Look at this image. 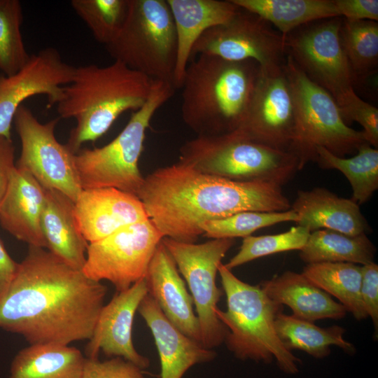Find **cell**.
Returning a JSON list of instances; mask_svg holds the SVG:
<instances>
[{
  "mask_svg": "<svg viewBox=\"0 0 378 378\" xmlns=\"http://www.w3.org/2000/svg\"><path fill=\"white\" fill-rule=\"evenodd\" d=\"M107 288L43 248L29 246L7 291L0 297V328L29 344L70 343L91 337Z\"/></svg>",
  "mask_w": 378,
  "mask_h": 378,
  "instance_id": "1",
  "label": "cell"
},
{
  "mask_svg": "<svg viewBox=\"0 0 378 378\" xmlns=\"http://www.w3.org/2000/svg\"><path fill=\"white\" fill-rule=\"evenodd\" d=\"M137 197L163 237L185 243H195L206 221L291 206L279 185L209 175L181 161L144 177Z\"/></svg>",
  "mask_w": 378,
  "mask_h": 378,
  "instance_id": "2",
  "label": "cell"
},
{
  "mask_svg": "<svg viewBox=\"0 0 378 378\" xmlns=\"http://www.w3.org/2000/svg\"><path fill=\"white\" fill-rule=\"evenodd\" d=\"M154 80L117 61L105 66L75 67L71 81L55 105L61 118L76 121L66 147L76 154L84 143L104 135L123 113L142 107Z\"/></svg>",
  "mask_w": 378,
  "mask_h": 378,
  "instance_id": "3",
  "label": "cell"
},
{
  "mask_svg": "<svg viewBox=\"0 0 378 378\" xmlns=\"http://www.w3.org/2000/svg\"><path fill=\"white\" fill-rule=\"evenodd\" d=\"M196 57L188 63L181 86L183 121L198 135L237 130L246 119L260 65L253 60Z\"/></svg>",
  "mask_w": 378,
  "mask_h": 378,
  "instance_id": "4",
  "label": "cell"
},
{
  "mask_svg": "<svg viewBox=\"0 0 378 378\" xmlns=\"http://www.w3.org/2000/svg\"><path fill=\"white\" fill-rule=\"evenodd\" d=\"M227 309H216V316L227 328V348L241 360L270 364L274 360L288 374L299 372L301 360L288 350L275 330L276 316L283 305L270 299L260 285H251L237 278L221 263L218 267Z\"/></svg>",
  "mask_w": 378,
  "mask_h": 378,
  "instance_id": "5",
  "label": "cell"
},
{
  "mask_svg": "<svg viewBox=\"0 0 378 378\" xmlns=\"http://www.w3.org/2000/svg\"><path fill=\"white\" fill-rule=\"evenodd\" d=\"M180 151L181 162L204 174L237 181L282 186L299 171V161L293 153L253 141L239 130L198 135Z\"/></svg>",
  "mask_w": 378,
  "mask_h": 378,
  "instance_id": "6",
  "label": "cell"
},
{
  "mask_svg": "<svg viewBox=\"0 0 378 378\" xmlns=\"http://www.w3.org/2000/svg\"><path fill=\"white\" fill-rule=\"evenodd\" d=\"M286 55L284 68L292 88L295 110L288 150L298 158L299 170L309 162L317 161L318 146L344 158L368 144L363 131L356 130L344 122L333 97Z\"/></svg>",
  "mask_w": 378,
  "mask_h": 378,
  "instance_id": "7",
  "label": "cell"
},
{
  "mask_svg": "<svg viewBox=\"0 0 378 378\" xmlns=\"http://www.w3.org/2000/svg\"><path fill=\"white\" fill-rule=\"evenodd\" d=\"M167 82L154 80L148 100L134 111L119 134L99 148L80 149L74 155L83 190L114 188L137 196L144 177L139 168L146 132L155 112L174 94Z\"/></svg>",
  "mask_w": 378,
  "mask_h": 378,
  "instance_id": "8",
  "label": "cell"
},
{
  "mask_svg": "<svg viewBox=\"0 0 378 378\" xmlns=\"http://www.w3.org/2000/svg\"><path fill=\"white\" fill-rule=\"evenodd\" d=\"M105 47L114 61L174 86L177 37L167 0H129L122 29Z\"/></svg>",
  "mask_w": 378,
  "mask_h": 378,
  "instance_id": "9",
  "label": "cell"
},
{
  "mask_svg": "<svg viewBox=\"0 0 378 378\" xmlns=\"http://www.w3.org/2000/svg\"><path fill=\"white\" fill-rule=\"evenodd\" d=\"M162 242L184 277L195 304L201 342L212 349L220 346L227 333L216 316L222 295L216 284L221 260L233 246L232 238L212 239L202 244L181 242L163 237Z\"/></svg>",
  "mask_w": 378,
  "mask_h": 378,
  "instance_id": "10",
  "label": "cell"
},
{
  "mask_svg": "<svg viewBox=\"0 0 378 378\" xmlns=\"http://www.w3.org/2000/svg\"><path fill=\"white\" fill-rule=\"evenodd\" d=\"M342 18L303 24L284 36L285 53L337 104L354 90V77L340 44Z\"/></svg>",
  "mask_w": 378,
  "mask_h": 378,
  "instance_id": "11",
  "label": "cell"
},
{
  "mask_svg": "<svg viewBox=\"0 0 378 378\" xmlns=\"http://www.w3.org/2000/svg\"><path fill=\"white\" fill-rule=\"evenodd\" d=\"M162 238L149 218L127 225L88 244L82 272L92 280L110 281L117 292L125 290L145 278Z\"/></svg>",
  "mask_w": 378,
  "mask_h": 378,
  "instance_id": "12",
  "label": "cell"
},
{
  "mask_svg": "<svg viewBox=\"0 0 378 378\" xmlns=\"http://www.w3.org/2000/svg\"><path fill=\"white\" fill-rule=\"evenodd\" d=\"M14 122L22 150L15 167L29 173L46 189L60 191L75 202L82 191L73 153L55 135L58 119L41 123L24 105Z\"/></svg>",
  "mask_w": 378,
  "mask_h": 378,
  "instance_id": "13",
  "label": "cell"
},
{
  "mask_svg": "<svg viewBox=\"0 0 378 378\" xmlns=\"http://www.w3.org/2000/svg\"><path fill=\"white\" fill-rule=\"evenodd\" d=\"M198 55L235 62L253 60L262 68L279 66L286 57L284 36L258 15L240 8L227 22L200 36L191 58Z\"/></svg>",
  "mask_w": 378,
  "mask_h": 378,
  "instance_id": "14",
  "label": "cell"
},
{
  "mask_svg": "<svg viewBox=\"0 0 378 378\" xmlns=\"http://www.w3.org/2000/svg\"><path fill=\"white\" fill-rule=\"evenodd\" d=\"M295 118L293 91L284 63L260 67L246 119L237 130L253 141L289 151Z\"/></svg>",
  "mask_w": 378,
  "mask_h": 378,
  "instance_id": "15",
  "label": "cell"
},
{
  "mask_svg": "<svg viewBox=\"0 0 378 378\" xmlns=\"http://www.w3.org/2000/svg\"><path fill=\"white\" fill-rule=\"evenodd\" d=\"M74 70L55 48H46L30 55L15 74L1 75L0 136L10 139L12 122L24 100L43 94L48 107L56 105L62 97L64 87L71 81Z\"/></svg>",
  "mask_w": 378,
  "mask_h": 378,
  "instance_id": "16",
  "label": "cell"
},
{
  "mask_svg": "<svg viewBox=\"0 0 378 378\" xmlns=\"http://www.w3.org/2000/svg\"><path fill=\"white\" fill-rule=\"evenodd\" d=\"M147 294L144 278L128 289L117 292L102 307L85 348L87 358H98L102 351L107 356L122 358L142 370L149 366V360L136 350L132 341L134 315Z\"/></svg>",
  "mask_w": 378,
  "mask_h": 378,
  "instance_id": "17",
  "label": "cell"
},
{
  "mask_svg": "<svg viewBox=\"0 0 378 378\" xmlns=\"http://www.w3.org/2000/svg\"><path fill=\"white\" fill-rule=\"evenodd\" d=\"M74 214L78 227L88 243L148 218L136 195L114 188L82 190L74 202Z\"/></svg>",
  "mask_w": 378,
  "mask_h": 378,
  "instance_id": "18",
  "label": "cell"
},
{
  "mask_svg": "<svg viewBox=\"0 0 378 378\" xmlns=\"http://www.w3.org/2000/svg\"><path fill=\"white\" fill-rule=\"evenodd\" d=\"M145 279L148 294L167 318L185 335L201 342L192 298L162 240L153 253Z\"/></svg>",
  "mask_w": 378,
  "mask_h": 378,
  "instance_id": "19",
  "label": "cell"
},
{
  "mask_svg": "<svg viewBox=\"0 0 378 378\" xmlns=\"http://www.w3.org/2000/svg\"><path fill=\"white\" fill-rule=\"evenodd\" d=\"M137 311L153 335L160 361L161 378H182L193 365L215 358L214 350L178 330L148 294Z\"/></svg>",
  "mask_w": 378,
  "mask_h": 378,
  "instance_id": "20",
  "label": "cell"
},
{
  "mask_svg": "<svg viewBox=\"0 0 378 378\" xmlns=\"http://www.w3.org/2000/svg\"><path fill=\"white\" fill-rule=\"evenodd\" d=\"M45 188L27 172L13 169L0 204L2 227L29 246L46 248L41 227Z\"/></svg>",
  "mask_w": 378,
  "mask_h": 378,
  "instance_id": "21",
  "label": "cell"
},
{
  "mask_svg": "<svg viewBox=\"0 0 378 378\" xmlns=\"http://www.w3.org/2000/svg\"><path fill=\"white\" fill-rule=\"evenodd\" d=\"M177 37V57L174 87L181 88L193 46L207 29L227 22L240 10L230 1L167 0Z\"/></svg>",
  "mask_w": 378,
  "mask_h": 378,
  "instance_id": "22",
  "label": "cell"
},
{
  "mask_svg": "<svg viewBox=\"0 0 378 378\" xmlns=\"http://www.w3.org/2000/svg\"><path fill=\"white\" fill-rule=\"evenodd\" d=\"M290 209L298 215L297 225L310 232L328 229L356 236L369 228L356 202L325 188L298 190Z\"/></svg>",
  "mask_w": 378,
  "mask_h": 378,
  "instance_id": "23",
  "label": "cell"
},
{
  "mask_svg": "<svg viewBox=\"0 0 378 378\" xmlns=\"http://www.w3.org/2000/svg\"><path fill=\"white\" fill-rule=\"evenodd\" d=\"M74 202L59 190L45 188L41 227L48 251L71 267L82 270L89 243L78 227Z\"/></svg>",
  "mask_w": 378,
  "mask_h": 378,
  "instance_id": "24",
  "label": "cell"
},
{
  "mask_svg": "<svg viewBox=\"0 0 378 378\" xmlns=\"http://www.w3.org/2000/svg\"><path fill=\"white\" fill-rule=\"evenodd\" d=\"M260 285L270 299L287 305L294 316L306 321L342 319L347 312L342 304L302 273L286 271Z\"/></svg>",
  "mask_w": 378,
  "mask_h": 378,
  "instance_id": "25",
  "label": "cell"
},
{
  "mask_svg": "<svg viewBox=\"0 0 378 378\" xmlns=\"http://www.w3.org/2000/svg\"><path fill=\"white\" fill-rule=\"evenodd\" d=\"M85 359L69 345L29 344L13 358L9 378H81Z\"/></svg>",
  "mask_w": 378,
  "mask_h": 378,
  "instance_id": "26",
  "label": "cell"
},
{
  "mask_svg": "<svg viewBox=\"0 0 378 378\" xmlns=\"http://www.w3.org/2000/svg\"><path fill=\"white\" fill-rule=\"evenodd\" d=\"M240 8L258 15L284 36L318 20L340 18L334 0H231Z\"/></svg>",
  "mask_w": 378,
  "mask_h": 378,
  "instance_id": "27",
  "label": "cell"
},
{
  "mask_svg": "<svg viewBox=\"0 0 378 378\" xmlns=\"http://www.w3.org/2000/svg\"><path fill=\"white\" fill-rule=\"evenodd\" d=\"M274 326L279 338L290 351L301 350L318 359L329 356L331 346L349 354L356 352L354 344L343 337L346 329L339 326L321 328L314 322L281 312L275 318Z\"/></svg>",
  "mask_w": 378,
  "mask_h": 378,
  "instance_id": "28",
  "label": "cell"
},
{
  "mask_svg": "<svg viewBox=\"0 0 378 378\" xmlns=\"http://www.w3.org/2000/svg\"><path fill=\"white\" fill-rule=\"evenodd\" d=\"M376 248L364 234L351 236L321 229L310 232L300 250V258L307 264L350 262L365 265L374 262Z\"/></svg>",
  "mask_w": 378,
  "mask_h": 378,
  "instance_id": "29",
  "label": "cell"
},
{
  "mask_svg": "<svg viewBox=\"0 0 378 378\" xmlns=\"http://www.w3.org/2000/svg\"><path fill=\"white\" fill-rule=\"evenodd\" d=\"M302 274L316 286L336 298L358 321L365 319L361 296V266L350 262L307 264Z\"/></svg>",
  "mask_w": 378,
  "mask_h": 378,
  "instance_id": "30",
  "label": "cell"
},
{
  "mask_svg": "<svg viewBox=\"0 0 378 378\" xmlns=\"http://www.w3.org/2000/svg\"><path fill=\"white\" fill-rule=\"evenodd\" d=\"M356 153L354 156L345 158L318 146L316 162L323 169L342 172L351 186V200L360 205L368 201L378 189V150L365 144Z\"/></svg>",
  "mask_w": 378,
  "mask_h": 378,
  "instance_id": "31",
  "label": "cell"
},
{
  "mask_svg": "<svg viewBox=\"0 0 378 378\" xmlns=\"http://www.w3.org/2000/svg\"><path fill=\"white\" fill-rule=\"evenodd\" d=\"M339 37L354 83L375 73L378 64V24L376 21H351L342 18Z\"/></svg>",
  "mask_w": 378,
  "mask_h": 378,
  "instance_id": "32",
  "label": "cell"
},
{
  "mask_svg": "<svg viewBox=\"0 0 378 378\" xmlns=\"http://www.w3.org/2000/svg\"><path fill=\"white\" fill-rule=\"evenodd\" d=\"M70 4L94 38L105 46L118 34L129 10V0H72Z\"/></svg>",
  "mask_w": 378,
  "mask_h": 378,
  "instance_id": "33",
  "label": "cell"
},
{
  "mask_svg": "<svg viewBox=\"0 0 378 378\" xmlns=\"http://www.w3.org/2000/svg\"><path fill=\"white\" fill-rule=\"evenodd\" d=\"M22 22L20 2L0 0V70L6 76L18 72L30 57L22 39Z\"/></svg>",
  "mask_w": 378,
  "mask_h": 378,
  "instance_id": "34",
  "label": "cell"
},
{
  "mask_svg": "<svg viewBox=\"0 0 378 378\" xmlns=\"http://www.w3.org/2000/svg\"><path fill=\"white\" fill-rule=\"evenodd\" d=\"M298 218V215L291 209L276 212L247 211L206 221L201 228L203 234L211 239L244 238L257 230L284 222L295 223Z\"/></svg>",
  "mask_w": 378,
  "mask_h": 378,
  "instance_id": "35",
  "label": "cell"
},
{
  "mask_svg": "<svg viewBox=\"0 0 378 378\" xmlns=\"http://www.w3.org/2000/svg\"><path fill=\"white\" fill-rule=\"evenodd\" d=\"M310 232L301 226H294L286 232L244 238L238 253L224 265L231 270L255 259L273 253L300 250L305 245Z\"/></svg>",
  "mask_w": 378,
  "mask_h": 378,
  "instance_id": "36",
  "label": "cell"
},
{
  "mask_svg": "<svg viewBox=\"0 0 378 378\" xmlns=\"http://www.w3.org/2000/svg\"><path fill=\"white\" fill-rule=\"evenodd\" d=\"M337 104L344 122L346 124L351 121L358 122L363 128L367 142L377 148L378 109L358 97L354 90Z\"/></svg>",
  "mask_w": 378,
  "mask_h": 378,
  "instance_id": "37",
  "label": "cell"
},
{
  "mask_svg": "<svg viewBox=\"0 0 378 378\" xmlns=\"http://www.w3.org/2000/svg\"><path fill=\"white\" fill-rule=\"evenodd\" d=\"M142 370L120 357L104 361L86 358L81 378H146Z\"/></svg>",
  "mask_w": 378,
  "mask_h": 378,
  "instance_id": "38",
  "label": "cell"
},
{
  "mask_svg": "<svg viewBox=\"0 0 378 378\" xmlns=\"http://www.w3.org/2000/svg\"><path fill=\"white\" fill-rule=\"evenodd\" d=\"M360 296L365 311L372 318L376 336L378 329V265L374 262L361 266Z\"/></svg>",
  "mask_w": 378,
  "mask_h": 378,
  "instance_id": "39",
  "label": "cell"
},
{
  "mask_svg": "<svg viewBox=\"0 0 378 378\" xmlns=\"http://www.w3.org/2000/svg\"><path fill=\"white\" fill-rule=\"evenodd\" d=\"M339 17L348 20H378L377 0H334Z\"/></svg>",
  "mask_w": 378,
  "mask_h": 378,
  "instance_id": "40",
  "label": "cell"
},
{
  "mask_svg": "<svg viewBox=\"0 0 378 378\" xmlns=\"http://www.w3.org/2000/svg\"><path fill=\"white\" fill-rule=\"evenodd\" d=\"M15 148L11 139L0 136V204L7 191L14 164Z\"/></svg>",
  "mask_w": 378,
  "mask_h": 378,
  "instance_id": "41",
  "label": "cell"
},
{
  "mask_svg": "<svg viewBox=\"0 0 378 378\" xmlns=\"http://www.w3.org/2000/svg\"><path fill=\"white\" fill-rule=\"evenodd\" d=\"M18 265L19 263L10 257L0 239V297L8 289L16 274Z\"/></svg>",
  "mask_w": 378,
  "mask_h": 378,
  "instance_id": "42",
  "label": "cell"
}]
</instances>
